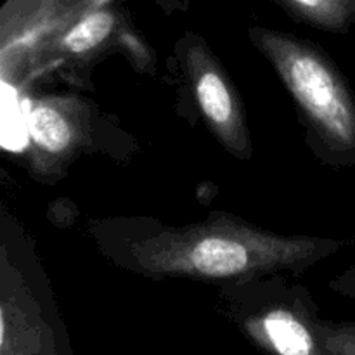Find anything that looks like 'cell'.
<instances>
[{
  "label": "cell",
  "mask_w": 355,
  "mask_h": 355,
  "mask_svg": "<svg viewBox=\"0 0 355 355\" xmlns=\"http://www.w3.org/2000/svg\"><path fill=\"white\" fill-rule=\"evenodd\" d=\"M83 137L78 116L69 101L40 99L28 103V141L37 155L68 156Z\"/></svg>",
  "instance_id": "cell-5"
},
{
  "label": "cell",
  "mask_w": 355,
  "mask_h": 355,
  "mask_svg": "<svg viewBox=\"0 0 355 355\" xmlns=\"http://www.w3.org/2000/svg\"><path fill=\"white\" fill-rule=\"evenodd\" d=\"M222 291L229 315L262 349L274 355H322L321 319L307 290L259 277L225 284Z\"/></svg>",
  "instance_id": "cell-3"
},
{
  "label": "cell",
  "mask_w": 355,
  "mask_h": 355,
  "mask_svg": "<svg viewBox=\"0 0 355 355\" xmlns=\"http://www.w3.org/2000/svg\"><path fill=\"white\" fill-rule=\"evenodd\" d=\"M28 141V101L21 103L17 90L2 82V146L19 151Z\"/></svg>",
  "instance_id": "cell-7"
},
{
  "label": "cell",
  "mask_w": 355,
  "mask_h": 355,
  "mask_svg": "<svg viewBox=\"0 0 355 355\" xmlns=\"http://www.w3.org/2000/svg\"><path fill=\"white\" fill-rule=\"evenodd\" d=\"M340 243L311 236H283L214 215L184 227L158 229L125 241L121 266L151 277H187L243 283L284 270H304L338 252Z\"/></svg>",
  "instance_id": "cell-1"
},
{
  "label": "cell",
  "mask_w": 355,
  "mask_h": 355,
  "mask_svg": "<svg viewBox=\"0 0 355 355\" xmlns=\"http://www.w3.org/2000/svg\"><path fill=\"white\" fill-rule=\"evenodd\" d=\"M329 286L338 293L345 295V297L355 298V263L350 269H347L342 276L336 277Z\"/></svg>",
  "instance_id": "cell-9"
},
{
  "label": "cell",
  "mask_w": 355,
  "mask_h": 355,
  "mask_svg": "<svg viewBox=\"0 0 355 355\" xmlns=\"http://www.w3.org/2000/svg\"><path fill=\"white\" fill-rule=\"evenodd\" d=\"M187 38L189 42L184 45V66L205 121L231 155L248 159L252 156V144L241 104L231 80L203 38L196 35H189Z\"/></svg>",
  "instance_id": "cell-4"
},
{
  "label": "cell",
  "mask_w": 355,
  "mask_h": 355,
  "mask_svg": "<svg viewBox=\"0 0 355 355\" xmlns=\"http://www.w3.org/2000/svg\"><path fill=\"white\" fill-rule=\"evenodd\" d=\"M322 355H355V322L319 321Z\"/></svg>",
  "instance_id": "cell-8"
},
{
  "label": "cell",
  "mask_w": 355,
  "mask_h": 355,
  "mask_svg": "<svg viewBox=\"0 0 355 355\" xmlns=\"http://www.w3.org/2000/svg\"><path fill=\"white\" fill-rule=\"evenodd\" d=\"M250 38L326 149L343 163H355V97L329 58L307 40L267 28H253Z\"/></svg>",
  "instance_id": "cell-2"
},
{
  "label": "cell",
  "mask_w": 355,
  "mask_h": 355,
  "mask_svg": "<svg viewBox=\"0 0 355 355\" xmlns=\"http://www.w3.org/2000/svg\"><path fill=\"white\" fill-rule=\"evenodd\" d=\"M114 28H116V14L97 6L94 10H87L78 21L61 31L59 38L52 45V51L61 55H75V58L94 55L110 40Z\"/></svg>",
  "instance_id": "cell-6"
}]
</instances>
